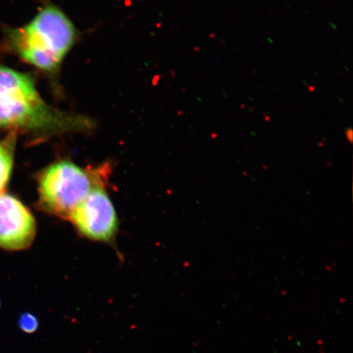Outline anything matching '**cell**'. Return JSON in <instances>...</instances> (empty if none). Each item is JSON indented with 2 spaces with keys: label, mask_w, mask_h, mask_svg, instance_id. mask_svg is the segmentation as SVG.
<instances>
[{
  "label": "cell",
  "mask_w": 353,
  "mask_h": 353,
  "mask_svg": "<svg viewBox=\"0 0 353 353\" xmlns=\"http://www.w3.org/2000/svg\"><path fill=\"white\" fill-rule=\"evenodd\" d=\"M6 46L26 63L54 76L76 43L77 30L68 15L48 3L28 24L6 28Z\"/></svg>",
  "instance_id": "cell-2"
},
{
  "label": "cell",
  "mask_w": 353,
  "mask_h": 353,
  "mask_svg": "<svg viewBox=\"0 0 353 353\" xmlns=\"http://www.w3.org/2000/svg\"><path fill=\"white\" fill-rule=\"evenodd\" d=\"M17 132H10L0 140V194L4 192L12 175L17 144Z\"/></svg>",
  "instance_id": "cell-6"
},
{
  "label": "cell",
  "mask_w": 353,
  "mask_h": 353,
  "mask_svg": "<svg viewBox=\"0 0 353 353\" xmlns=\"http://www.w3.org/2000/svg\"><path fill=\"white\" fill-rule=\"evenodd\" d=\"M94 126L90 118L47 103L32 74L0 64V130L48 136L90 131Z\"/></svg>",
  "instance_id": "cell-1"
},
{
  "label": "cell",
  "mask_w": 353,
  "mask_h": 353,
  "mask_svg": "<svg viewBox=\"0 0 353 353\" xmlns=\"http://www.w3.org/2000/svg\"><path fill=\"white\" fill-rule=\"evenodd\" d=\"M0 307H1V302H0Z\"/></svg>",
  "instance_id": "cell-8"
},
{
  "label": "cell",
  "mask_w": 353,
  "mask_h": 353,
  "mask_svg": "<svg viewBox=\"0 0 353 353\" xmlns=\"http://www.w3.org/2000/svg\"><path fill=\"white\" fill-rule=\"evenodd\" d=\"M17 322L19 329L26 334H33L39 328V320L32 313H22Z\"/></svg>",
  "instance_id": "cell-7"
},
{
  "label": "cell",
  "mask_w": 353,
  "mask_h": 353,
  "mask_svg": "<svg viewBox=\"0 0 353 353\" xmlns=\"http://www.w3.org/2000/svg\"><path fill=\"white\" fill-rule=\"evenodd\" d=\"M69 219L79 233L97 241H112L118 230L116 210L104 186L92 190Z\"/></svg>",
  "instance_id": "cell-4"
},
{
  "label": "cell",
  "mask_w": 353,
  "mask_h": 353,
  "mask_svg": "<svg viewBox=\"0 0 353 353\" xmlns=\"http://www.w3.org/2000/svg\"><path fill=\"white\" fill-rule=\"evenodd\" d=\"M107 165L86 170L73 162L60 161L48 166L39 176V205L47 213L69 219L92 190L104 186Z\"/></svg>",
  "instance_id": "cell-3"
},
{
  "label": "cell",
  "mask_w": 353,
  "mask_h": 353,
  "mask_svg": "<svg viewBox=\"0 0 353 353\" xmlns=\"http://www.w3.org/2000/svg\"><path fill=\"white\" fill-rule=\"evenodd\" d=\"M35 234L37 223L28 207L10 194H0V248L12 251L28 248Z\"/></svg>",
  "instance_id": "cell-5"
}]
</instances>
